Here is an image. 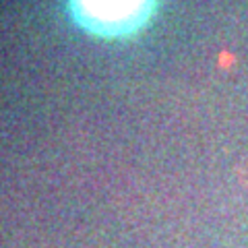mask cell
Returning <instances> with one entry per match:
<instances>
[{"instance_id":"obj_1","label":"cell","mask_w":248,"mask_h":248,"mask_svg":"<svg viewBox=\"0 0 248 248\" xmlns=\"http://www.w3.org/2000/svg\"><path fill=\"white\" fill-rule=\"evenodd\" d=\"M89 23L108 33H126L147 19L151 0H79Z\"/></svg>"}]
</instances>
